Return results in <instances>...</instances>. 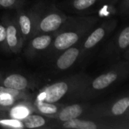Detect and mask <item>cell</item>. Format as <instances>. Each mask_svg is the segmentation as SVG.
<instances>
[{"label": "cell", "mask_w": 129, "mask_h": 129, "mask_svg": "<svg viewBox=\"0 0 129 129\" xmlns=\"http://www.w3.org/2000/svg\"><path fill=\"white\" fill-rule=\"evenodd\" d=\"M0 85L20 91H27L32 87L33 82L20 73L0 71Z\"/></svg>", "instance_id": "15"}, {"label": "cell", "mask_w": 129, "mask_h": 129, "mask_svg": "<svg viewBox=\"0 0 129 129\" xmlns=\"http://www.w3.org/2000/svg\"><path fill=\"white\" fill-rule=\"evenodd\" d=\"M129 74V60H121L86 84L76 92L69 101H89L122 82Z\"/></svg>", "instance_id": "2"}, {"label": "cell", "mask_w": 129, "mask_h": 129, "mask_svg": "<svg viewBox=\"0 0 129 129\" xmlns=\"http://www.w3.org/2000/svg\"><path fill=\"white\" fill-rule=\"evenodd\" d=\"M99 21L100 16L96 14L68 16L63 25L54 33L50 47L41 57L44 63L48 66L62 51L79 44Z\"/></svg>", "instance_id": "1"}, {"label": "cell", "mask_w": 129, "mask_h": 129, "mask_svg": "<svg viewBox=\"0 0 129 129\" xmlns=\"http://www.w3.org/2000/svg\"><path fill=\"white\" fill-rule=\"evenodd\" d=\"M24 47L22 36L17 26L14 14H6L5 53L18 54Z\"/></svg>", "instance_id": "12"}, {"label": "cell", "mask_w": 129, "mask_h": 129, "mask_svg": "<svg viewBox=\"0 0 129 129\" xmlns=\"http://www.w3.org/2000/svg\"><path fill=\"white\" fill-rule=\"evenodd\" d=\"M129 26L125 25L113 33L103 44L99 60L111 66L121 60H129Z\"/></svg>", "instance_id": "4"}, {"label": "cell", "mask_w": 129, "mask_h": 129, "mask_svg": "<svg viewBox=\"0 0 129 129\" xmlns=\"http://www.w3.org/2000/svg\"><path fill=\"white\" fill-rule=\"evenodd\" d=\"M119 0H65L59 4L64 11L76 15L86 16L104 14L116 11V5Z\"/></svg>", "instance_id": "8"}, {"label": "cell", "mask_w": 129, "mask_h": 129, "mask_svg": "<svg viewBox=\"0 0 129 129\" xmlns=\"http://www.w3.org/2000/svg\"><path fill=\"white\" fill-rule=\"evenodd\" d=\"M82 117H98L113 120L129 121V98L123 95L97 104H91Z\"/></svg>", "instance_id": "6"}, {"label": "cell", "mask_w": 129, "mask_h": 129, "mask_svg": "<svg viewBox=\"0 0 129 129\" xmlns=\"http://www.w3.org/2000/svg\"><path fill=\"white\" fill-rule=\"evenodd\" d=\"M5 111L9 117L22 120L29 114L34 113V107L33 101H20L15 104L13 107Z\"/></svg>", "instance_id": "17"}, {"label": "cell", "mask_w": 129, "mask_h": 129, "mask_svg": "<svg viewBox=\"0 0 129 129\" xmlns=\"http://www.w3.org/2000/svg\"><path fill=\"white\" fill-rule=\"evenodd\" d=\"M5 39H6V14L0 17V51L5 52Z\"/></svg>", "instance_id": "22"}, {"label": "cell", "mask_w": 129, "mask_h": 129, "mask_svg": "<svg viewBox=\"0 0 129 129\" xmlns=\"http://www.w3.org/2000/svg\"><path fill=\"white\" fill-rule=\"evenodd\" d=\"M48 128L128 129L129 121L98 117H81L67 122H56L54 120Z\"/></svg>", "instance_id": "7"}, {"label": "cell", "mask_w": 129, "mask_h": 129, "mask_svg": "<svg viewBox=\"0 0 129 129\" xmlns=\"http://www.w3.org/2000/svg\"><path fill=\"white\" fill-rule=\"evenodd\" d=\"M24 128H48L54 119L35 113L29 114L22 120Z\"/></svg>", "instance_id": "18"}, {"label": "cell", "mask_w": 129, "mask_h": 129, "mask_svg": "<svg viewBox=\"0 0 129 129\" xmlns=\"http://www.w3.org/2000/svg\"><path fill=\"white\" fill-rule=\"evenodd\" d=\"M88 101H81L72 104H65L51 119L56 122H67L82 117L91 106Z\"/></svg>", "instance_id": "14"}, {"label": "cell", "mask_w": 129, "mask_h": 129, "mask_svg": "<svg viewBox=\"0 0 129 129\" xmlns=\"http://www.w3.org/2000/svg\"><path fill=\"white\" fill-rule=\"evenodd\" d=\"M80 53V43L62 51L51 63L48 65L49 76L57 75L71 69L76 63H79Z\"/></svg>", "instance_id": "11"}, {"label": "cell", "mask_w": 129, "mask_h": 129, "mask_svg": "<svg viewBox=\"0 0 129 129\" xmlns=\"http://www.w3.org/2000/svg\"><path fill=\"white\" fill-rule=\"evenodd\" d=\"M91 79V76L84 72L65 76L44 86L39 91L37 99L50 103H57L63 100L69 101L76 92L88 84Z\"/></svg>", "instance_id": "3"}, {"label": "cell", "mask_w": 129, "mask_h": 129, "mask_svg": "<svg viewBox=\"0 0 129 129\" xmlns=\"http://www.w3.org/2000/svg\"><path fill=\"white\" fill-rule=\"evenodd\" d=\"M26 0H0V9H14L24 7Z\"/></svg>", "instance_id": "21"}, {"label": "cell", "mask_w": 129, "mask_h": 129, "mask_svg": "<svg viewBox=\"0 0 129 129\" xmlns=\"http://www.w3.org/2000/svg\"><path fill=\"white\" fill-rule=\"evenodd\" d=\"M45 5L44 2H37L28 9L22 7L15 10V19L20 31L24 46L33 37L37 23Z\"/></svg>", "instance_id": "9"}, {"label": "cell", "mask_w": 129, "mask_h": 129, "mask_svg": "<svg viewBox=\"0 0 129 129\" xmlns=\"http://www.w3.org/2000/svg\"><path fill=\"white\" fill-rule=\"evenodd\" d=\"M118 6L116 8V11L117 14L127 17L129 14V0H121L118 2Z\"/></svg>", "instance_id": "23"}, {"label": "cell", "mask_w": 129, "mask_h": 129, "mask_svg": "<svg viewBox=\"0 0 129 129\" xmlns=\"http://www.w3.org/2000/svg\"><path fill=\"white\" fill-rule=\"evenodd\" d=\"M54 37V33L33 36L25 45L24 57L28 60H35L42 57L50 47Z\"/></svg>", "instance_id": "13"}, {"label": "cell", "mask_w": 129, "mask_h": 129, "mask_svg": "<svg viewBox=\"0 0 129 129\" xmlns=\"http://www.w3.org/2000/svg\"><path fill=\"white\" fill-rule=\"evenodd\" d=\"M33 104L35 113L41 114L50 119H51L54 115H56L65 105V104L60 102L50 103L37 98L33 102Z\"/></svg>", "instance_id": "16"}, {"label": "cell", "mask_w": 129, "mask_h": 129, "mask_svg": "<svg viewBox=\"0 0 129 129\" xmlns=\"http://www.w3.org/2000/svg\"><path fill=\"white\" fill-rule=\"evenodd\" d=\"M1 92H5V93L10 94L14 96L16 98H17L20 101H32L31 94L27 91H20V90L5 88V87L0 85V93Z\"/></svg>", "instance_id": "20"}, {"label": "cell", "mask_w": 129, "mask_h": 129, "mask_svg": "<svg viewBox=\"0 0 129 129\" xmlns=\"http://www.w3.org/2000/svg\"><path fill=\"white\" fill-rule=\"evenodd\" d=\"M117 26L118 20L114 17H108L98 23L80 42L81 53L79 63L86 60L99 46L102 45L116 31Z\"/></svg>", "instance_id": "5"}, {"label": "cell", "mask_w": 129, "mask_h": 129, "mask_svg": "<svg viewBox=\"0 0 129 129\" xmlns=\"http://www.w3.org/2000/svg\"><path fill=\"white\" fill-rule=\"evenodd\" d=\"M18 101H20L14 96L5 93H0V110H7L11 107H13Z\"/></svg>", "instance_id": "19"}, {"label": "cell", "mask_w": 129, "mask_h": 129, "mask_svg": "<svg viewBox=\"0 0 129 129\" xmlns=\"http://www.w3.org/2000/svg\"><path fill=\"white\" fill-rule=\"evenodd\" d=\"M68 15L54 4L45 5L37 23L34 36L54 33L65 23Z\"/></svg>", "instance_id": "10"}]
</instances>
